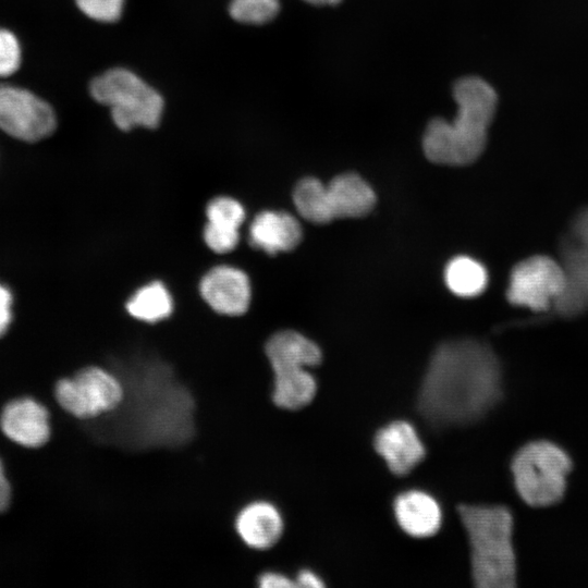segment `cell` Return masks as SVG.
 <instances>
[{"label":"cell","instance_id":"3","mask_svg":"<svg viewBox=\"0 0 588 588\" xmlns=\"http://www.w3.org/2000/svg\"><path fill=\"white\" fill-rule=\"evenodd\" d=\"M469 544L470 574L478 588H514L518 578L514 516L502 504H461Z\"/></svg>","mask_w":588,"mask_h":588},{"label":"cell","instance_id":"18","mask_svg":"<svg viewBox=\"0 0 588 588\" xmlns=\"http://www.w3.org/2000/svg\"><path fill=\"white\" fill-rule=\"evenodd\" d=\"M560 261L568 282L580 290L588 304V207L573 218L561 240Z\"/></svg>","mask_w":588,"mask_h":588},{"label":"cell","instance_id":"6","mask_svg":"<svg viewBox=\"0 0 588 588\" xmlns=\"http://www.w3.org/2000/svg\"><path fill=\"white\" fill-rule=\"evenodd\" d=\"M91 97L110 108L118 128H155L163 112L162 96L134 72L117 66L96 76L89 86Z\"/></svg>","mask_w":588,"mask_h":588},{"label":"cell","instance_id":"14","mask_svg":"<svg viewBox=\"0 0 588 588\" xmlns=\"http://www.w3.org/2000/svg\"><path fill=\"white\" fill-rule=\"evenodd\" d=\"M393 511L399 526L412 537H430L441 527V506L426 491L412 489L397 494Z\"/></svg>","mask_w":588,"mask_h":588},{"label":"cell","instance_id":"22","mask_svg":"<svg viewBox=\"0 0 588 588\" xmlns=\"http://www.w3.org/2000/svg\"><path fill=\"white\" fill-rule=\"evenodd\" d=\"M279 11V0H231L229 4L231 17L244 24H266L272 21Z\"/></svg>","mask_w":588,"mask_h":588},{"label":"cell","instance_id":"27","mask_svg":"<svg viewBox=\"0 0 588 588\" xmlns=\"http://www.w3.org/2000/svg\"><path fill=\"white\" fill-rule=\"evenodd\" d=\"M11 498V485L7 478L2 461L0 460V513L9 507Z\"/></svg>","mask_w":588,"mask_h":588},{"label":"cell","instance_id":"10","mask_svg":"<svg viewBox=\"0 0 588 588\" xmlns=\"http://www.w3.org/2000/svg\"><path fill=\"white\" fill-rule=\"evenodd\" d=\"M199 293L216 313L241 316L249 307L252 289L246 272L237 267L220 265L203 275Z\"/></svg>","mask_w":588,"mask_h":588},{"label":"cell","instance_id":"15","mask_svg":"<svg viewBox=\"0 0 588 588\" xmlns=\"http://www.w3.org/2000/svg\"><path fill=\"white\" fill-rule=\"evenodd\" d=\"M302 240V226L289 212L265 210L249 225V243L255 248L275 255L295 248Z\"/></svg>","mask_w":588,"mask_h":588},{"label":"cell","instance_id":"4","mask_svg":"<svg viewBox=\"0 0 588 588\" xmlns=\"http://www.w3.org/2000/svg\"><path fill=\"white\" fill-rule=\"evenodd\" d=\"M265 351L274 375L273 403L289 411L308 405L317 393L316 379L308 368L320 364L319 346L296 331L284 330L269 338Z\"/></svg>","mask_w":588,"mask_h":588},{"label":"cell","instance_id":"21","mask_svg":"<svg viewBox=\"0 0 588 588\" xmlns=\"http://www.w3.org/2000/svg\"><path fill=\"white\" fill-rule=\"evenodd\" d=\"M293 200L304 219L318 224L332 221L326 203V185L318 179L301 180L295 186Z\"/></svg>","mask_w":588,"mask_h":588},{"label":"cell","instance_id":"12","mask_svg":"<svg viewBox=\"0 0 588 588\" xmlns=\"http://www.w3.org/2000/svg\"><path fill=\"white\" fill-rule=\"evenodd\" d=\"M373 448L389 469L399 476L412 471L426 455L417 430L406 420H395L380 428L375 434Z\"/></svg>","mask_w":588,"mask_h":588},{"label":"cell","instance_id":"28","mask_svg":"<svg viewBox=\"0 0 588 588\" xmlns=\"http://www.w3.org/2000/svg\"><path fill=\"white\" fill-rule=\"evenodd\" d=\"M295 585L301 587H323L324 583L321 578L310 569H302L297 573Z\"/></svg>","mask_w":588,"mask_h":588},{"label":"cell","instance_id":"7","mask_svg":"<svg viewBox=\"0 0 588 588\" xmlns=\"http://www.w3.org/2000/svg\"><path fill=\"white\" fill-rule=\"evenodd\" d=\"M54 395L65 412L79 419H90L117 409L125 392L120 380L110 371L89 366L72 378L59 380Z\"/></svg>","mask_w":588,"mask_h":588},{"label":"cell","instance_id":"1","mask_svg":"<svg viewBox=\"0 0 588 588\" xmlns=\"http://www.w3.org/2000/svg\"><path fill=\"white\" fill-rule=\"evenodd\" d=\"M502 397V367L492 348L478 340H452L433 352L417 409L433 427H461L483 419Z\"/></svg>","mask_w":588,"mask_h":588},{"label":"cell","instance_id":"8","mask_svg":"<svg viewBox=\"0 0 588 588\" xmlns=\"http://www.w3.org/2000/svg\"><path fill=\"white\" fill-rule=\"evenodd\" d=\"M567 274L560 260L536 255L519 261L511 271L507 301L532 311H547L566 286Z\"/></svg>","mask_w":588,"mask_h":588},{"label":"cell","instance_id":"20","mask_svg":"<svg viewBox=\"0 0 588 588\" xmlns=\"http://www.w3.org/2000/svg\"><path fill=\"white\" fill-rule=\"evenodd\" d=\"M444 280L455 295L475 297L485 291L488 273L479 261L468 256H457L446 265Z\"/></svg>","mask_w":588,"mask_h":588},{"label":"cell","instance_id":"24","mask_svg":"<svg viewBox=\"0 0 588 588\" xmlns=\"http://www.w3.org/2000/svg\"><path fill=\"white\" fill-rule=\"evenodd\" d=\"M21 65V47L17 38L0 28V77L12 75Z\"/></svg>","mask_w":588,"mask_h":588},{"label":"cell","instance_id":"16","mask_svg":"<svg viewBox=\"0 0 588 588\" xmlns=\"http://www.w3.org/2000/svg\"><path fill=\"white\" fill-rule=\"evenodd\" d=\"M283 518L270 502L255 501L244 506L235 518V529L252 549L266 550L274 546L283 532Z\"/></svg>","mask_w":588,"mask_h":588},{"label":"cell","instance_id":"23","mask_svg":"<svg viewBox=\"0 0 588 588\" xmlns=\"http://www.w3.org/2000/svg\"><path fill=\"white\" fill-rule=\"evenodd\" d=\"M75 2L89 19L113 23L121 17L125 0H75Z\"/></svg>","mask_w":588,"mask_h":588},{"label":"cell","instance_id":"17","mask_svg":"<svg viewBox=\"0 0 588 588\" xmlns=\"http://www.w3.org/2000/svg\"><path fill=\"white\" fill-rule=\"evenodd\" d=\"M326 203L332 220L358 218L373 208L376 194L359 175L344 173L326 185Z\"/></svg>","mask_w":588,"mask_h":588},{"label":"cell","instance_id":"2","mask_svg":"<svg viewBox=\"0 0 588 588\" xmlns=\"http://www.w3.org/2000/svg\"><path fill=\"white\" fill-rule=\"evenodd\" d=\"M453 97L457 105L456 115L452 121L432 119L424 133L422 148L431 162L466 166L485 150L498 96L482 78L467 76L454 84Z\"/></svg>","mask_w":588,"mask_h":588},{"label":"cell","instance_id":"29","mask_svg":"<svg viewBox=\"0 0 588 588\" xmlns=\"http://www.w3.org/2000/svg\"><path fill=\"white\" fill-rule=\"evenodd\" d=\"M314 5H334L338 4L341 0H304Z\"/></svg>","mask_w":588,"mask_h":588},{"label":"cell","instance_id":"19","mask_svg":"<svg viewBox=\"0 0 588 588\" xmlns=\"http://www.w3.org/2000/svg\"><path fill=\"white\" fill-rule=\"evenodd\" d=\"M126 310L137 320L155 323L171 315L173 301L162 282L152 281L135 291L126 302Z\"/></svg>","mask_w":588,"mask_h":588},{"label":"cell","instance_id":"25","mask_svg":"<svg viewBox=\"0 0 588 588\" xmlns=\"http://www.w3.org/2000/svg\"><path fill=\"white\" fill-rule=\"evenodd\" d=\"M12 295L10 291L0 284V338L7 332L12 320Z\"/></svg>","mask_w":588,"mask_h":588},{"label":"cell","instance_id":"5","mask_svg":"<svg viewBox=\"0 0 588 588\" xmlns=\"http://www.w3.org/2000/svg\"><path fill=\"white\" fill-rule=\"evenodd\" d=\"M572 468L571 455L546 439L523 444L510 464L515 491L531 507H549L562 501Z\"/></svg>","mask_w":588,"mask_h":588},{"label":"cell","instance_id":"11","mask_svg":"<svg viewBox=\"0 0 588 588\" xmlns=\"http://www.w3.org/2000/svg\"><path fill=\"white\" fill-rule=\"evenodd\" d=\"M0 429L8 439L22 446L40 448L50 438L49 412L32 397L12 400L1 412Z\"/></svg>","mask_w":588,"mask_h":588},{"label":"cell","instance_id":"13","mask_svg":"<svg viewBox=\"0 0 588 588\" xmlns=\"http://www.w3.org/2000/svg\"><path fill=\"white\" fill-rule=\"evenodd\" d=\"M246 217L243 205L231 196H218L206 206L204 241L217 254L232 252L240 242V228Z\"/></svg>","mask_w":588,"mask_h":588},{"label":"cell","instance_id":"9","mask_svg":"<svg viewBox=\"0 0 588 588\" xmlns=\"http://www.w3.org/2000/svg\"><path fill=\"white\" fill-rule=\"evenodd\" d=\"M57 126L53 109L32 91L0 85V128L12 137L37 142Z\"/></svg>","mask_w":588,"mask_h":588},{"label":"cell","instance_id":"26","mask_svg":"<svg viewBox=\"0 0 588 588\" xmlns=\"http://www.w3.org/2000/svg\"><path fill=\"white\" fill-rule=\"evenodd\" d=\"M261 588H285L294 587L295 583L287 576L277 572H265L258 578Z\"/></svg>","mask_w":588,"mask_h":588}]
</instances>
